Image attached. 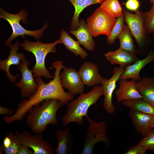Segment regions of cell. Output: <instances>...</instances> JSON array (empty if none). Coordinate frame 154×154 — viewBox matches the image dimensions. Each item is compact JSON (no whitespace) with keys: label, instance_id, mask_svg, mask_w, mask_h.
Wrapping results in <instances>:
<instances>
[{"label":"cell","instance_id":"obj_5","mask_svg":"<svg viewBox=\"0 0 154 154\" xmlns=\"http://www.w3.org/2000/svg\"><path fill=\"white\" fill-rule=\"evenodd\" d=\"M28 13L27 11L23 9L16 14L9 13L5 11L2 8H0V17L6 20L10 25L13 33L10 37L5 41V44L7 46L11 44L12 41L16 37L21 36L24 38L25 35L32 36L38 40L43 35L44 30L48 25L47 23L44 24L41 29L36 31H30L26 29L20 23L21 21L25 24L27 23V18Z\"/></svg>","mask_w":154,"mask_h":154},{"label":"cell","instance_id":"obj_20","mask_svg":"<svg viewBox=\"0 0 154 154\" xmlns=\"http://www.w3.org/2000/svg\"><path fill=\"white\" fill-rule=\"evenodd\" d=\"M57 146L54 149L56 154L70 153L74 146V140L69 127L57 131L56 133Z\"/></svg>","mask_w":154,"mask_h":154},{"label":"cell","instance_id":"obj_17","mask_svg":"<svg viewBox=\"0 0 154 154\" xmlns=\"http://www.w3.org/2000/svg\"><path fill=\"white\" fill-rule=\"evenodd\" d=\"M136 82L132 80H120L119 87L115 92V94L118 101L122 102L125 100H133L142 98L136 86Z\"/></svg>","mask_w":154,"mask_h":154},{"label":"cell","instance_id":"obj_8","mask_svg":"<svg viewBox=\"0 0 154 154\" xmlns=\"http://www.w3.org/2000/svg\"><path fill=\"white\" fill-rule=\"evenodd\" d=\"M107 128V124L104 121L96 122L92 119L89 120L82 154H92L95 145L99 142L108 145L109 139L106 133Z\"/></svg>","mask_w":154,"mask_h":154},{"label":"cell","instance_id":"obj_26","mask_svg":"<svg viewBox=\"0 0 154 154\" xmlns=\"http://www.w3.org/2000/svg\"><path fill=\"white\" fill-rule=\"evenodd\" d=\"M100 7L111 16L118 17L123 13L122 8L118 0H104Z\"/></svg>","mask_w":154,"mask_h":154},{"label":"cell","instance_id":"obj_13","mask_svg":"<svg viewBox=\"0 0 154 154\" xmlns=\"http://www.w3.org/2000/svg\"><path fill=\"white\" fill-rule=\"evenodd\" d=\"M129 115L132 124L138 132L143 137L154 128V115L130 109Z\"/></svg>","mask_w":154,"mask_h":154},{"label":"cell","instance_id":"obj_33","mask_svg":"<svg viewBox=\"0 0 154 154\" xmlns=\"http://www.w3.org/2000/svg\"><path fill=\"white\" fill-rule=\"evenodd\" d=\"M30 148L22 144L18 154H34L33 151L31 150Z\"/></svg>","mask_w":154,"mask_h":154},{"label":"cell","instance_id":"obj_30","mask_svg":"<svg viewBox=\"0 0 154 154\" xmlns=\"http://www.w3.org/2000/svg\"><path fill=\"white\" fill-rule=\"evenodd\" d=\"M144 146L148 149L154 151V129H153L139 143Z\"/></svg>","mask_w":154,"mask_h":154},{"label":"cell","instance_id":"obj_19","mask_svg":"<svg viewBox=\"0 0 154 154\" xmlns=\"http://www.w3.org/2000/svg\"><path fill=\"white\" fill-rule=\"evenodd\" d=\"M70 32L76 37L79 43L86 50L90 51L94 50L95 43L84 20L81 19L78 28L74 30H71Z\"/></svg>","mask_w":154,"mask_h":154},{"label":"cell","instance_id":"obj_34","mask_svg":"<svg viewBox=\"0 0 154 154\" xmlns=\"http://www.w3.org/2000/svg\"><path fill=\"white\" fill-rule=\"evenodd\" d=\"M14 111L12 109L6 107L0 106V114H5L9 116H12L14 113Z\"/></svg>","mask_w":154,"mask_h":154},{"label":"cell","instance_id":"obj_1","mask_svg":"<svg viewBox=\"0 0 154 154\" xmlns=\"http://www.w3.org/2000/svg\"><path fill=\"white\" fill-rule=\"evenodd\" d=\"M55 72L53 79L45 83L41 76L36 77L37 85L35 92L28 99L21 101L19 104L15 113L10 116H5L4 121L10 124L16 120L22 121L27 113L33 107L40 104L44 101L53 99L59 100L62 104H67L74 98V96L69 92H65L62 85L60 75L61 70L65 67L62 61L56 60L52 64Z\"/></svg>","mask_w":154,"mask_h":154},{"label":"cell","instance_id":"obj_7","mask_svg":"<svg viewBox=\"0 0 154 154\" xmlns=\"http://www.w3.org/2000/svg\"><path fill=\"white\" fill-rule=\"evenodd\" d=\"M116 21V18L111 16L99 7L87 19L86 22L89 30L93 37L104 35L108 37Z\"/></svg>","mask_w":154,"mask_h":154},{"label":"cell","instance_id":"obj_28","mask_svg":"<svg viewBox=\"0 0 154 154\" xmlns=\"http://www.w3.org/2000/svg\"><path fill=\"white\" fill-rule=\"evenodd\" d=\"M145 29L147 35L154 33V4L152 5L150 10L142 12Z\"/></svg>","mask_w":154,"mask_h":154},{"label":"cell","instance_id":"obj_9","mask_svg":"<svg viewBox=\"0 0 154 154\" xmlns=\"http://www.w3.org/2000/svg\"><path fill=\"white\" fill-rule=\"evenodd\" d=\"M21 144L32 149L34 154H54V149L50 143L44 138L42 134L32 135L29 131H24L15 132Z\"/></svg>","mask_w":154,"mask_h":154},{"label":"cell","instance_id":"obj_25","mask_svg":"<svg viewBox=\"0 0 154 154\" xmlns=\"http://www.w3.org/2000/svg\"><path fill=\"white\" fill-rule=\"evenodd\" d=\"M123 105L133 110L141 112L154 115V108L149 103L142 99L125 100L122 102Z\"/></svg>","mask_w":154,"mask_h":154},{"label":"cell","instance_id":"obj_23","mask_svg":"<svg viewBox=\"0 0 154 154\" xmlns=\"http://www.w3.org/2000/svg\"><path fill=\"white\" fill-rule=\"evenodd\" d=\"M75 8L71 23L70 29L74 30L79 26L78 18L81 13L87 7L96 4H101L104 0H69Z\"/></svg>","mask_w":154,"mask_h":154},{"label":"cell","instance_id":"obj_15","mask_svg":"<svg viewBox=\"0 0 154 154\" xmlns=\"http://www.w3.org/2000/svg\"><path fill=\"white\" fill-rule=\"evenodd\" d=\"M78 72L84 84L89 87L101 84L103 78L99 73L97 65L90 61L83 63Z\"/></svg>","mask_w":154,"mask_h":154},{"label":"cell","instance_id":"obj_2","mask_svg":"<svg viewBox=\"0 0 154 154\" xmlns=\"http://www.w3.org/2000/svg\"><path fill=\"white\" fill-rule=\"evenodd\" d=\"M42 103L33 108L26 118V124L35 134H42L49 124H57L56 113L64 105L59 100L53 99L46 100Z\"/></svg>","mask_w":154,"mask_h":154},{"label":"cell","instance_id":"obj_29","mask_svg":"<svg viewBox=\"0 0 154 154\" xmlns=\"http://www.w3.org/2000/svg\"><path fill=\"white\" fill-rule=\"evenodd\" d=\"M10 135L11 141L9 146L7 148L0 147V154H18L22 145L16 134L14 135L12 132L9 133Z\"/></svg>","mask_w":154,"mask_h":154},{"label":"cell","instance_id":"obj_10","mask_svg":"<svg viewBox=\"0 0 154 154\" xmlns=\"http://www.w3.org/2000/svg\"><path fill=\"white\" fill-rule=\"evenodd\" d=\"M125 71V68L120 66L114 68L113 74L109 79L103 78L101 84L104 96L103 107L108 113L112 114L115 112V108L112 101L113 92L116 86L117 81Z\"/></svg>","mask_w":154,"mask_h":154},{"label":"cell","instance_id":"obj_6","mask_svg":"<svg viewBox=\"0 0 154 154\" xmlns=\"http://www.w3.org/2000/svg\"><path fill=\"white\" fill-rule=\"evenodd\" d=\"M133 14L125 10H123L124 20L134 38L138 48V53L141 54L146 48L149 38L146 33L143 20L142 12L137 10Z\"/></svg>","mask_w":154,"mask_h":154},{"label":"cell","instance_id":"obj_31","mask_svg":"<svg viewBox=\"0 0 154 154\" xmlns=\"http://www.w3.org/2000/svg\"><path fill=\"white\" fill-rule=\"evenodd\" d=\"M147 150L144 146L138 143L137 145L131 147L124 154H144Z\"/></svg>","mask_w":154,"mask_h":154},{"label":"cell","instance_id":"obj_27","mask_svg":"<svg viewBox=\"0 0 154 154\" xmlns=\"http://www.w3.org/2000/svg\"><path fill=\"white\" fill-rule=\"evenodd\" d=\"M124 15L122 14L116 19V23L112 29L110 35L107 37V42L108 44L112 45L116 39L118 37L122 31L124 27Z\"/></svg>","mask_w":154,"mask_h":154},{"label":"cell","instance_id":"obj_12","mask_svg":"<svg viewBox=\"0 0 154 154\" xmlns=\"http://www.w3.org/2000/svg\"><path fill=\"white\" fill-rule=\"evenodd\" d=\"M60 75L62 86L74 96L83 93L85 85L76 70L65 67Z\"/></svg>","mask_w":154,"mask_h":154},{"label":"cell","instance_id":"obj_21","mask_svg":"<svg viewBox=\"0 0 154 154\" xmlns=\"http://www.w3.org/2000/svg\"><path fill=\"white\" fill-rule=\"evenodd\" d=\"M135 85L142 99L154 108V77H143Z\"/></svg>","mask_w":154,"mask_h":154},{"label":"cell","instance_id":"obj_37","mask_svg":"<svg viewBox=\"0 0 154 154\" xmlns=\"http://www.w3.org/2000/svg\"></svg>","mask_w":154,"mask_h":154},{"label":"cell","instance_id":"obj_24","mask_svg":"<svg viewBox=\"0 0 154 154\" xmlns=\"http://www.w3.org/2000/svg\"><path fill=\"white\" fill-rule=\"evenodd\" d=\"M132 36L128 26L124 25L122 31L117 37L120 43L119 48L136 55L138 51L134 44Z\"/></svg>","mask_w":154,"mask_h":154},{"label":"cell","instance_id":"obj_35","mask_svg":"<svg viewBox=\"0 0 154 154\" xmlns=\"http://www.w3.org/2000/svg\"><path fill=\"white\" fill-rule=\"evenodd\" d=\"M150 1L151 5L154 4V0H150Z\"/></svg>","mask_w":154,"mask_h":154},{"label":"cell","instance_id":"obj_11","mask_svg":"<svg viewBox=\"0 0 154 154\" xmlns=\"http://www.w3.org/2000/svg\"><path fill=\"white\" fill-rule=\"evenodd\" d=\"M29 62L26 59L19 65L18 68L20 71L21 77L15 85L20 90L21 97H29L34 94L37 88V85L33 75L32 70L29 68Z\"/></svg>","mask_w":154,"mask_h":154},{"label":"cell","instance_id":"obj_18","mask_svg":"<svg viewBox=\"0 0 154 154\" xmlns=\"http://www.w3.org/2000/svg\"><path fill=\"white\" fill-rule=\"evenodd\" d=\"M104 56L112 64H117L124 68L140 59L136 55L119 48L115 50L108 52Z\"/></svg>","mask_w":154,"mask_h":154},{"label":"cell","instance_id":"obj_16","mask_svg":"<svg viewBox=\"0 0 154 154\" xmlns=\"http://www.w3.org/2000/svg\"><path fill=\"white\" fill-rule=\"evenodd\" d=\"M154 60V51L151 50L145 58L140 59L125 67L124 68L125 71L120 76L119 80L131 79L136 82L139 81L141 78L140 75L141 70Z\"/></svg>","mask_w":154,"mask_h":154},{"label":"cell","instance_id":"obj_4","mask_svg":"<svg viewBox=\"0 0 154 154\" xmlns=\"http://www.w3.org/2000/svg\"><path fill=\"white\" fill-rule=\"evenodd\" d=\"M60 43L61 44V41L59 38L53 42L47 43L38 40L36 42H32L25 39L20 44L23 49L32 53L35 56L36 62L32 70L34 78L41 76L47 79L54 78L45 66V60L48 53L56 52V45Z\"/></svg>","mask_w":154,"mask_h":154},{"label":"cell","instance_id":"obj_3","mask_svg":"<svg viewBox=\"0 0 154 154\" xmlns=\"http://www.w3.org/2000/svg\"><path fill=\"white\" fill-rule=\"evenodd\" d=\"M103 95L102 86L96 85L89 92L80 94L76 99L72 100L67 104L65 114L62 118L64 126H66L71 122L79 125L83 124V117L87 116L89 108L95 104Z\"/></svg>","mask_w":154,"mask_h":154},{"label":"cell","instance_id":"obj_32","mask_svg":"<svg viewBox=\"0 0 154 154\" xmlns=\"http://www.w3.org/2000/svg\"><path fill=\"white\" fill-rule=\"evenodd\" d=\"M125 5L127 9L135 12L139 7V3L138 0H128Z\"/></svg>","mask_w":154,"mask_h":154},{"label":"cell","instance_id":"obj_14","mask_svg":"<svg viewBox=\"0 0 154 154\" xmlns=\"http://www.w3.org/2000/svg\"><path fill=\"white\" fill-rule=\"evenodd\" d=\"M19 42L17 41L14 44L9 46L10 51L8 58L5 60H0V69L4 71L7 74V77L10 82L14 83L19 76V74L14 76L9 71V68L12 65L18 66L21 62L26 59V57L22 53H18L19 46Z\"/></svg>","mask_w":154,"mask_h":154},{"label":"cell","instance_id":"obj_22","mask_svg":"<svg viewBox=\"0 0 154 154\" xmlns=\"http://www.w3.org/2000/svg\"><path fill=\"white\" fill-rule=\"evenodd\" d=\"M61 44H63L68 50L72 52L76 56H80L82 59H85L88 54L80 46L78 41L74 40L64 30L60 31V38Z\"/></svg>","mask_w":154,"mask_h":154},{"label":"cell","instance_id":"obj_36","mask_svg":"<svg viewBox=\"0 0 154 154\" xmlns=\"http://www.w3.org/2000/svg\"><path fill=\"white\" fill-rule=\"evenodd\" d=\"M153 41L154 42V33H153Z\"/></svg>","mask_w":154,"mask_h":154}]
</instances>
